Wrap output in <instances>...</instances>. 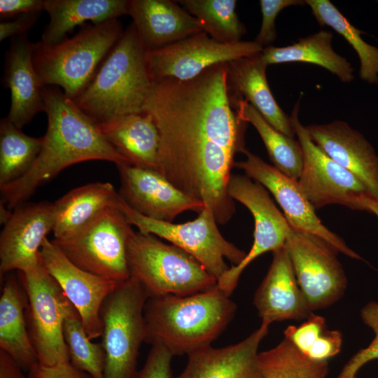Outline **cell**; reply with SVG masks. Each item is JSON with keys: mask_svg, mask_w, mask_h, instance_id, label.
Listing matches in <instances>:
<instances>
[{"mask_svg": "<svg viewBox=\"0 0 378 378\" xmlns=\"http://www.w3.org/2000/svg\"><path fill=\"white\" fill-rule=\"evenodd\" d=\"M227 75L221 63L190 80L155 81L143 107L160 134L157 172L220 225L235 212L227 188L248 125L233 106Z\"/></svg>", "mask_w": 378, "mask_h": 378, "instance_id": "obj_1", "label": "cell"}, {"mask_svg": "<svg viewBox=\"0 0 378 378\" xmlns=\"http://www.w3.org/2000/svg\"><path fill=\"white\" fill-rule=\"evenodd\" d=\"M48 125L39 154L20 178L0 186L3 202L9 209L23 204L36 189L74 164L105 160L130 164L108 141L99 123L83 112L58 88H44Z\"/></svg>", "mask_w": 378, "mask_h": 378, "instance_id": "obj_2", "label": "cell"}, {"mask_svg": "<svg viewBox=\"0 0 378 378\" xmlns=\"http://www.w3.org/2000/svg\"><path fill=\"white\" fill-rule=\"evenodd\" d=\"M236 304L217 285L188 295L148 298L145 342L161 345L173 356L189 355L211 346L233 319Z\"/></svg>", "mask_w": 378, "mask_h": 378, "instance_id": "obj_3", "label": "cell"}, {"mask_svg": "<svg viewBox=\"0 0 378 378\" xmlns=\"http://www.w3.org/2000/svg\"><path fill=\"white\" fill-rule=\"evenodd\" d=\"M148 51L131 23L85 88L72 100L99 123L143 112L154 83Z\"/></svg>", "mask_w": 378, "mask_h": 378, "instance_id": "obj_4", "label": "cell"}, {"mask_svg": "<svg viewBox=\"0 0 378 378\" xmlns=\"http://www.w3.org/2000/svg\"><path fill=\"white\" fill-rule=\"evenodd\" d=\"M117 19L92 24L55 44L33 43L32 59L44 86H59L70 99L91 80L123 32Z\"/></svg>", "mask_w": 378, "mask_h": 378, "instance_id": "obj_5", "label": "cell"}, {"mask_svg": "<svg viewBox=\"0 0 378 378\" xmlns=\"http://www.w3.org/2000/svg\"><path fill=\"white\" fill-rule=\"evenodd\" d=\"M130 277L149 298L188 295L209 290L216 278L197 260L158 237L133 230L127 246Z\"/></svg>", "mask_w": 378, "mask_h": 378, "instance_id": "obj_6", "label": "cell"}, {"mask_svg": "<svg viewBox=\"0 0 378 378\" xmlns=\"http://www.w3.org/2000/svg\"><path fill=\"white\" fill-rule=\"evenodd\" d=\"M148 295L130 278L119 284L101 309L105 378H136L139 348L146 339L144 307Z\"/></svg>", "mask_w": 378, "mask_h": 378, "instance_id": "obj_7", "label": "cell"}, {"mask_svg": "<svg viewBox=\"0 0 378 378\" xmlns=\"http://www.w3.org/2000/svg\"><path fill=\"white\" fill-rule=\"evenodd\" d=\"M133 230L118 208H110L74 234L52 241L82 270L122 282L130 278L127 246Z\"/></svg>", "mask_w": 378, "mask_h": 378, "instance_id": "obj_8", "label": "cell"}, {"mask_svg": "<svg viewBox=\"0 0 378 378\" xmlns=\"http://www.w3.org/2000/svg\"><path fill=\"white\" fill-rule=\"evenodd\" d=\"M118 208L127 222L136 227L139 232L164 239L185 251L197 260L217 281L230 267L225 260L232 265H237L246 255L222 236L214 215L206 209L200 211L193 220L173 223L140 214L131 209L122 197Z\"/></svg>", "mask_w": 378, "mask_h": 378, "instance_id": "obj_9", "label": "cell"}, {"mask_svg": "<svg viewBox=\"0 0 378 378\" xmlns=\"http://www.w3.org/2000/svg\"><path fill=\"white\" fill-rule=\"evenodd\" d=\"M20 274L27 298V325L38 362L44 365L69 362L63 326L74 306L41 258L36 266Z\"/></svg>", "mask_w": 378, "mask_h": 378, "instance_id": "obj_10", "label": "cell"}, {"mask_svg": "<svg viewBox=\"0 0 378 378\" xmlns=\"http://www.w3.org/2000/svg\"><path fill=\"white\" fill-rule=\"evenodd\" d=\"M285 247L312 312L331 306L343 296L347 279L337 258L340 252L332 245L290 226Z\"/></svg>", "mask_w": 378, "mask_h": 378, "instance_id": "obj_11", "label": "cell"}, {"mask_svg": "<svg viewBox=\"0 0 378 378\" xmlns=\"http://www.w3.org/2000/svg\"><path fill=\"white\" fill-rule=\"evenodd\" d=\"M298 108L299 102L295 104L290 118L303 151V167L298 179L302 191L315 209L328 204H340L363 211L361 201L372 193L355 174L315 144L305 126L298 120Z\"/></svg>", "mask_w": 378, "mask_h": 378, "instance_id": "obj_12", "label": "cell"}, {"mask_svg": "<svg viewBox=\"0 0 378 378\" xmlns=\"http://www.w3.org/2000/svg\"><path fill=\"white\" fill-rule=\"evenodd\" d=\"M230 196L244 204L254 219L253 242L237 265H232L218 279L217 286L230 296L245 268L262 254L285 246L290 225L277 209L267 189L247 176L232 174L227 188Z\"/></svg>", "mask_w": 378, "mask_h": 378, "instance_id": "obj_13", "label": "cell"}, {"mask_svg": "<svg viewBox=\"0 0 378 378\" xmlns=\"http://www.w3.org/2000/svg\"><path fill=\"white\" fill-rule=\"evenodd\" d=\"M262 50L255 41L223 43L202 31L148 51V57L154 82L166 78L187 80L212 66L253 56Z\"/></svg>", "mask_w": 378, "mask_h": 378, "instance_id": "obj_14", "label": "cell"}, {"mask_svg": "<svg viewBox=\"0 0 378 378\" xmlns=\"http://www.w3.org/2000/svg\"><path fill=\"white\" fill-rule=\"evenodd\" d=\"M242 153L246 155V160L235 162L234 167L244 170L246 176L261 184L273 195L293 229L319 237L339 252L351 258L363 260L342 239L321 223L298 180L285 175L246 148Z\"/></svg>", "mask_w": 378, "mask_h": 378, "instance_id": "obj_15", "label": "cell"}, {"mask_svg": "<svg viewBox=\"0 0 378 378\" xmlns=\"http://www.w3.org/2000/svg\"><path fill=\"white\" fill-rule=\"evenodd\" d=\"M40 256L46 270L58 284L78 312L84 328L92 340L102 336L101 309L106 298L121 282L108 279L74 265L60 248L48 238Z\"/></svg>", "mask_w": 378, "mask_h": 378, "instance_id": "obj_16", "label": "cell"}, {"mask_svg": "<svg viewBox=\"0 0 378 378\" xmlns=\"http://www.w3.org/2000/svg\"><path fill=\"white\" fill-rule=\"evenodd\" d=\"M53 205L47 201L15 209L0 236V274L25 272L41 261L40 251L53 230Z\"/></svg>", "mask_w": 378, "mask_h": 378, "instance_id": "obj_17", "label": "cell"}, {"mask_svg": "<svg viewBox=\"0 0 378 378\" xmlns=\"http://www.w3.org/2000/svg\"><path fill=\"white\" fill-rule=\"evenodd\" d=\"M120 195L133 210L146 217L172 222L186 211L200 213L202 202L186 195L155 170L130 164L118 166Z\"/></svg>", "mask_w": 378, "mask_h": 378, "instance_id": "obj_18", "label": "cell"}, {"mask_svg": "<svg viewBox=\"0 0 378 378\" xmlns=\"http://www.w3.org/2000/svg\"><path fill=\"white\" fill-rule=\"evenodd\" d=\"M267 274L255 291L253 304L262 323L307 319L313 312L300 289L284 246L272 251Z\"/></svg>", "mask_w": 378, "mask_h": 378, "instance_id": "obj_19", "label": "cell"}, {"mask_svg": "<svg viewBox=\"0 0 378 378\" xmlns=\"http://www.w3.org/2000/svg\"><path fill=\"white\" fill-rule=\"evenodd\" d=\"M305 127L317 146L355 174L378 198V155L362 134L342 120Z\"/></svg>", "mask_w": 378, "mask_h": 378, "instance_id": "obj_20", "label": "cell"}, {"mask_svg": "<svg viewBox=\"0 0 378 378\" xmlns=\"http://www.w3.org/2000/svg\"><path fill=\"white\" fill-rule=\"evenodd\" d=\"M270 325L260 327L242 341L229 346H211L188 355L183 372L175 378H263L258 348Z\"/></svg>", "mask_w": 378, "mask_h": 378, "instance_id": "obj_21", "label": "cell"}, {"mask_svg": "<svg viewBox=\"0 0 378 378\" xmlns=\"http://www.w3.org/2000/svg\"><path fill=\"white\" fill-rule=\"evenodd\" d=\"M6 54L2 83L9 89L11 104L6 118L21 128L45 111L44 88L33 64V43L27 35L11 38Z\"/></svg>", "mask_w": 378, "mask_h": 378, "instance_id": "obj_22", "label": "cell"}, {"mask_svg": "<svg viewBox=\"0 0 378 378\" xmlns=\"http://www.w3.org/2000/svg\"><path fill=\"white\" fill-rule=\"evenodd\" d=\"M128 15L149 51L204 31L197 20L177 1L130 0Z\"/></svg>", "mask_w": 378, "mask_h": 378, "instance_id": "obj_23", "label": "cell"}, {"mask_svg": "<svg viewBox=\"0 0 378 378\" xmlns=\"http://www.w3.org/2000/svg\"><path fill=\"white\" fill-rule=\"evenodd\" d=\"M227 83L231 99L253 106L275 129L294 138L295 132L288 116L276 102L266 78L267 66L260 52L227 63Z\"/></svg>", "mask_w": 378, "mask_h": 378, "instance_id": "obj_24", "label": "cell"}, {"mask_svg": "<svg viewBox=\"0 0 378 378\" xmlns=\"http://www.w3.org/2000/svg\"><path fill=\"white\" fill-rule=\"evenodd\" d=\"M120 195L109 182L76 188L54 203V240L65 239L88 225L102 212L118 208Z\"/></svg>", "mask_w": 378, "mask_h": 378, "instance_id": "obj_25", "label": "cell"}, {"mask_svg": "<svg viewBox=\"0 0 378 378\" xmlns=\"http://www.w3.org/2000/svg\"><path fill=\"white\" fill-rule=\"evenodd\" d=\"M114 148L132 166L157 171L160 134L152 116L143 111L99 123Z\"/></svg>", "mask_w": 378, "mask_h": 378, "instance_id": "obj_26", "label": "cell"}, {"mask_svg": "<svg viewBox=\"0 0 378 378\" xmlns=\"http://www.w3.org/2000/svg\"><path fill=\"white\" fill-rule=\"evenodd\" d=\"M22 290L15 276L6 278L0 298V350L28 372L38 358L26 322L27 298Z\"/></svg>", "mask_w": 378, "mask_h": 378, "instance_id": "obj_27", "label": "cell"}, {"mask_svg": "<svg viewBox=\"0 0 378 378\" xmlns=\"http://www.w3.org/2000/svg\"><path fill=\"white\" fill-rule=\"evenodd\" d=\"M128 0H45L50 21L41 35L46 44L66 38L75 27L91 21L99 24L128 15Z\"/></svg>", "mask_w": 378, "mask_h": 378, "instance_id": "obj_28", "label": "cell"}, {"mask_svg": "<svg viewBox=\"0 0 378 378\" xmlns=\"http://www.w3.org/2000/svg\"><path fill=\"white\" fill-rule=\"evenodd\" d=\"M332 39L330 31L321 30L300 38L290 46L263 48L260 58L267 66L293 62L314 64L326 69L343 83L351 82L354 78V69L346 58L333 50Z\"/></svg>", "mask_w": 378, "mask_h": 378, "instance_id": "obj_29", "label": "cell"}, {"mask_svg": "<svg viewBox=\"0 0 378 378\" xmlns=\"http://www.w3.org/2000/svg\"><path fill=\"white\" fill-rule=\"evenodd\" d=\"M232 101L239 117L258 131L274 167L298 181L303 167V151L299 141L275 129L246 101Z\"/></svg>", "mask_w": 378, "mask_h": 378, "instance_id": "obj_30", "label": "cell"}, {"mask_svg": "<svg viewBox=\"0 0 378 378\" xmlns=\"http://www.w3.org/2000/svg\"><path fill=\"white\" fill-rule=\"evenodd\" d=\"M42 137L24 134L8 119L0 121V186L14 181L24 175L36 160Z\"/></svg>", "mask_w": 378, "mask_h": 378, "instance_id": "obj_31", "label": "cell"}, {"mask_svg": "<svg viewBox=\"0 0 378 378\" xmlns=\"http://www.w3.org/2000/svg\"><path fill=\"white\" fill-rule=\"evenodd\" d=\"M177 2L199 22L211 38L223 43L241 41L246 32L236 13L235 0H180Z\"/></svg>", "mask_w": 378, "mask_h": 378, "instance_id": "obj_32", "label": "cell"}, {"mask_svg": "<svg viewBox=\"0 0 378 378\" xmlns=\"http://www.w3.org/2000/svg\"><path fill=\"white\" fill-rule=\"evenodd\" d=\"M321 26H328L342 36L357 52L360 62V76L369 83L378 82V48L366 43L363 32L352 25L328 0L305 1Z\"/></svg>", "mask_w": 378, "mask_h": 378, "instance_id": "obj_33", "label": "cell"}, {"mask_svg": "<svg viewBox=\"0 0 378 378\" xmlns=\"http://www.w3.org/2000/svg\"><path fill=\"white\" fill-rule=\"evenodd\" d=\"M258 359L263 378H326L329 372L328 361L308 358L286 338Z\"/></svg>", "mask_w": 378, "mask_h": 378, "instance_id": "obj_34", "label": "cell"}, {"mask_svg": "<svg viewBox=\"0 0 378 378\" xmlns=\"http://www.w3.org/2000/svg\"><path fill=\"white\" fill-rule=\"evenodd\" d=\"M284 333L300 352L316 361H328L342 346V332L328 330L325 318L314 313L300 326H288Z\"/></svg>", "mask_w": 378, "mask_h": 378, "instance_id": "obj_35", "label": "cell"}, {"mask_svg": "<svg viewBox=\"0 0 378 378\" xmlns=\"http://www.w3.org/2000/svg\"><path fill=\"white\" fill-rule=\"evenodd\" d=\"M63 335L69 362L91 378H105L106 354L102 343L89 338L74 307L64 320Z\"/></svg>", "mask_w": 378, "mask_h": 378, "instance_id": "obj_36", "label": "cell"}, {"mask_svg": "<svg viewBox=\"0 0 378 378\" xmlns=\"http://www.w3.org/2000/svg\"><path fill=\"white\" fill-rule=\"evenodd\" d=\"M363 323L374 332V337L365 348L356 352L344 365L336 378H354L366 363L378 360V302H370L360 311Z\"/></svg>", "mask_w": 378, "mask_h": 378, "instance_id": "obj_37", "label": "cell"}, {"mask_svg": "<svg viewBox=\"0 0 378 378\" xmlns=\"http://www.w3.org/2000/svg\"><path fill=\"white\" fill-rule=\"evenodd\" d=\"M259 2L262 13V23L255 41L263 48L269 46L276 38L275 19L281 10L290 6L302 5L305 1L260 0Z\"/></svg>", "mask_w": 378, "mask_h": 378, "instance_id": "obj_38", "label": "cell"}, {"mask_svg": "<svg viewBox=\"0 0 378 378\" xmlns=\"http://www.w3.org/2000/svg\"><path fill=\"white\" fill-rule=\"evenodd\" d=\"M143 368L136 378H174L172 370L173 354L161 345H151Z\"/></svg>", "mask_w": 378, "mask_h": 378, "instance_id": "obj_39", "label": "cell"}, {"mask_svg": "<svg viewBox=\"0 0 378 378\" xmlns=\"http://www.w3.org/2000/svg\"><path fill=\"white\" fill-rule=\"evenodd\" d=\"M28 372V378H91L70 362L54 365H44L38 362Z\"/></svg>", "mask_w": 378, "mask_h": 378, "instance_id": "obj_40", "label": "cell"}, {"mask_svg": "<svg viewBox=\"0 0 378 378\" xmlns=\"http://www.w3.org/2000/svg\"><path fill=\"white\" fill-rule=\"evenodd\" d=\"M41 12L23 14L13 20H4L0 23V41L8 38L27 35V31L34 25Z\"/></svg>", "mask_w": 378, "mask_h": 378, "instance_id": "obj_41", "label": "cell"}, {"mask_svg": "<svg viewBox=\"0 0 378 378\" xmlns=\"http://www.w3.org/2000/svg\"><path fill=\"white\" fill-rule=\"evenodd\" d=\"M45 0H1V19L16 18L19 15L44 10Z\"/></svg>", "mask_w": 378, "mask_h": 378, "instance_id": "obj_42", "label": "cell"}, {"mask_svg": "<svg viewBox=\"0 0 378 378\" xmlns=\"http://www.w3.org/2000/svg\"><path fill=\"white\" fill-rule=\"evenodd\" d=\"M0 378H28L20 366L2 350H0Z\"/></svg>", "mask_w": 378, "mask_h": 378, "instance_id": "obj_43", "label": "cell"}, {"mask_svg": "<svg viewBox=\"0 0 378 378\" xmlns=\"http://www.w3.org/2000/svg\"><path fill=\"white\" fill-rule=\"evenodd\" d=\"M361 203L363 211L374 214L378 218V198L369 194L363 198Z\"/></svg>", "mask_w": 378, "mask_h": 378, "instance_id": "obj_44", "label": "cell"}, {"mask_svg": "<svg viewBox=\"0 0 378 378\" xmlns=\"http://www.w3.org/2000/svg\"><path fill=\"white\" fill-rule=\"evenodd\" d=\"M1 223H3L4 225L9 220L10 218L12 213L10 212L8 207H6L5 204L3 202L1 203Z\"/></svg>", "mask_w": 378, "mask_h": 378, "instance_id": "obj_45", "label": "cell"}, {"mask_svg": "<svg viewBox=\"0 0 378 378\" xmlns=\"http://www.w3.org/2000/svg\"><path fill=\"white\" fill-rule=\"evenodd\" d=\"M354 378H358V377L356 376V377H355Z\"/></svg>", "mask_w": 378, "mask_h": 378, "instance_id": "obj_46", "label": "cell"}]
</instances>
